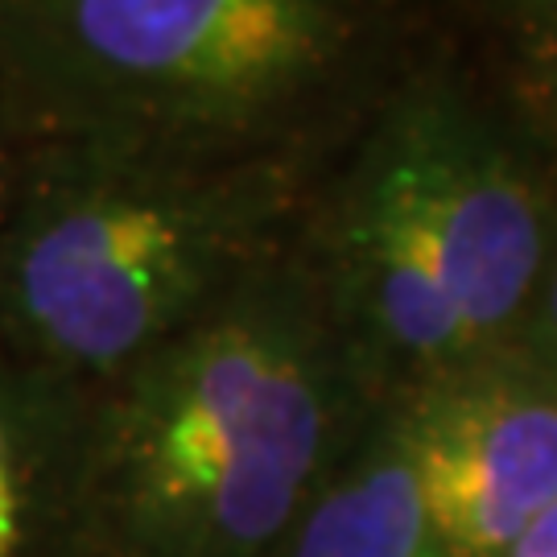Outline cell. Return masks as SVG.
Returning <instances> with one entry per match:
<instances>
[{"label": "cell", "instance_id": "6da1fadb", "mask_svg": "<svg viewBox=\"0 0 557 557\" xmlns=\"http://www.w3.org/2000/svg\"><path fill=\"white\" fill-rule=\"evenodd\" d=\"M331 368L289 269L257 273L87 388V557H264L306 508Z\"/></svg>", "mask_w": 557, "mask_h": 557}, {"label": "cell", "instance_id": "7a4b0ae2", "mask_svg": "<svg viewBox=\"0 0 557 557\" xmlns=\"http://www.w3.org/2000/svg\"><path fill=\"white\" fill-rule=\"evenodd\" d=\"M285 186L264 158L17 153L0 215V335L96 388L273 260Z\"/></svg>", "mask_w": 557, "mask_h": 557}, {"label": "cell", "instance_id": "3957f363", "mask_svg": "<svg viewBox=\"0 0 557 557\" xmlns=\"http://www.w3.org/2000/svg\"><path fill=\"white\" fill-rule=\"evenodd\" d=\"M335 34L306 0H0V124L17 153L244 158Z\"/></svg>", "mask_w": 557, "mask_h": 557}, {"label": "cell", "instance_id": "277c9868", "mask_svg": "<svg viewBox=\"0 0 557 557\" xmlns=\"http://www.w3.org/2000/svg\"><path fill=\"white\" fill-rule=\"evenodd\" d=\"M421 508L455 557L508 554L557 499V400L467 384L400 425Z\"/></svg>", "mask_w": 557, "mask_h": 557}, {"label": "cell", "instance_id": "5b68a950", "mask_svg": "<svg viewBox=\"0 0 557 557\" xmlns=\"http://www.w3.org/2000/svg\"><path fill=\"white\" fill-rule=\"evenodd\" d=\"M393 133L409 158L450 298L475 351L517 319L537 281L545 236L533 186L517 161L462 116L418 112L393 124Z\"/></svg>", "mask_w": 557, "mask_h": 557}, {"label": "cell", "instance_id": "8992f818", "mask_svg": "<svg viewBox=\"0 0 557 557\" xmlns=\"http://www.w3.org/2000/svg\"><path fill=\"white\" fill-rule=\"evenodd\" d=\"M87 388L0 335V557H87Z\"/></svg>", "mask_w": 557, "mask_h": 557}, {"label": "cell", "instance_id": "52a82bcc", "mask_svg": "<svg viewBox=\"0 0 557 557\" xmlns=\"http://www.w3.org/2000/svg\"><path fill=\"white\" fill-rule=\"evenodd\" d=\"M359 289L380 335L421 363H458L471 343L446 285L438 239L430 232L418 182L397 133L380 145L347 215Z\"/></svg>", "mask_w": 557, "mask_h": 557}, {"label": "cell", "instance_id": "ba28073f", "mask_svg": "<svg viewBox=\"0 0 557 557\" xmlns=\"http://www.w3.org/2000/svg\"><path fill=\"white\" fill-rule=\"evenodd\" d=\"M294 557H455L421 508L400 430L310 504Z\"/></svg>", "mask_w": 557, "mask_h": 557}, {"label": "cell", "instance_id": "9c48e42d", "mask_svg": "<svg viewBox=\"0 0 557 557\" xmlns=\"http://www.w3.org/2000/svg\"><path fill=\"white\" fill-rule=\"evenodd\" d=\"M508 557H557V499L524 529V537L508 549Z\"/></svg>", "mask_w": 557, "mask_h": 557}, {"label": "cell", "instance_id": "30bf717a", "mask_svg": "<svg viewBox=\"0 0 557 557\" xmlns=\"http://www.w3.org/2000/svg\"><path fill=\"white\" fill-rule=\"evenodd\" d=\"M13 178H17V149H13V140L0 124V215L9 207V195H13Z\"/></svg>", "mask_w": 557, "mask_h": 557}, {"label": "cell", "instance_id": "8fae6325", "mask_svg": "<svg viewBox=\"0 0 557 557\" xmlns=\"http://www.w3.org/2000/svg\"><path fill=\"white\" fill-rule=\"evenodd\" d=\"M549 326H554V343H557V281H554V294H549Z\"/></svg>", "mask_w": 557, "mask_h": 557}]
</instances>
